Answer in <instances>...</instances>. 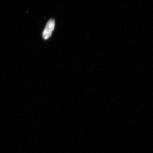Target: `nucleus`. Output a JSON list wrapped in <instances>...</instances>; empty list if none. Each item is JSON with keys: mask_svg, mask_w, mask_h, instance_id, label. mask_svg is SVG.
Returning a JSON list of instances; mask_svg holds the SVG:
<instances>
[{"mask_svg": "<svg viewBox=\"0 0 153 153\" xmlns=\"http://www.w3.org/2000/svg\"><path fill=\"white\" fill-rule=\"evenodd\" d=\"M55 27V21L53 19H51L47 22L45 29L43 33V37L45 40H47L52 35V32Z\"/></svg>", "mask_w": 153, "mask_h": 153, "instance_id": "1", "label": "nucleus"}]
</instances>
